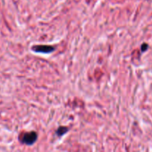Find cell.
<instances>
[{
  "label": "cell",
  "instance_id": "3957f363",
  "mask_svg": "<svg viewBox=\"0 0 152 152\" xmlns=\"http://www.w3.org/2000/svg\"><path fill=\"white\" fill-rule=\"evenodd\" d=\"M69 132V129L65 126H59L56 130V134L58 137H62Z\"/></svg>",
  "mask_w": 152,
  "mask_h": 152
},
{
  "label": "cell",
  "instance_id": "7a4b0ae2",
  "mask_svg": "<svg viewBox=\"0 0 152 152\" xmlns=\"http://www.w3.org/2000/svg\"><path fill=\"white\" fill-rule=\"evenodd\" d=\"M55 48L51 45H34L32 47V50L35 53H51L55 50Z\"/></svg>",
  "mask_w": 152,
  "mask_h": 152
},
{
  "label": "cell",
  "instance_id": "6da1fadb",
  "mask_svg": "<svg viewBox=\"0 0 152 152\" xmlns=\"http://www.w3.org/2000/svg\"><path fill=\"white\" fill-rule=\"evenodd\" d=\"M38 139V134L35 132H29L24 133V134L22 136V138L20 139V141L22 143L25 144L27 145H32L37 142Z\"/></svg>",
  "mask_w": 152,
  "mask_h": 152
},
{
  "label": "cell",
  "instance_id": "277c9868",
  "mask_svg": "<svg viewBox=\"0 0 152 152\" xmlns=\"http://www.w3.org/2000/svg\"><path fill=\"white\" fill-rule=\"evenodd\" d=\"M148 45L146 44V43H143V44L141 45V48H140V50L143 53V52H145L147 50H148Z\"/></svg>",
  "mask_w": 152,
  "mask_h": 152
}]
</instances>
